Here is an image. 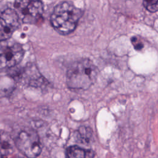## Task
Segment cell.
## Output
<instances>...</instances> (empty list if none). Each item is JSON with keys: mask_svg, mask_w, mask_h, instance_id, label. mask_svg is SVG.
<instances>
[{"mask_svg": "<svg viewBox=\"0 0 158 158\" xmlns=\"http://www.w3.org/2000/svg\"><path fill=\"white\" fill-rule=\"evenodd\" d=\"M81 16V9L70 2L63 1L55 6L50 20L52 27L59 33L68 35L75 30Z\"/></svg>", "mask_w": 158, "mask_h": 158, "instance_id": "7a4b0ae2", "label": "cell"}, {"mask_svg": "<svg viewBox=\"0 0 158 158\" xmlns=\"http://www.w3.org/2000/svg\"><path fill=\"white\" fill-rule=\"evenodd\" d=\"M131 42L136 50H141L144 47V43L142 40L138 36H133L131 38Z\"/></svg>", "mask_w": 158, "mask_h": 158, "instance_id": "8fae6325", "label": "cell"}, {"mask_svg": "<svg viewBox=\"0 0 158 158\" xmlns=\"http://www.w3.org/2000/svg\"><path fill=\"white\" fill-rule=\"evenodd\" d=\"M15 144L11 136L4 130H0V157H4L11 154Z\"/></svg>", "mask_w": 158, "mask_h": 158, "instance_id": "52a82bcc", "label": "cell"}, {"mask_svg": "<svg viewBox=\"0 0 158 158\" xmlns=\"http://www.w3.org/2000/svg\"><path fill=\"white\" fill-rule=\"evenodd\" d=\"M19 25L20 19L14 9L9 8L0 12V41L10 39Z\"/></svg>", "mask_w": 158, "mask_h": 158, "instance_id": "8992f818", "label": "cell"}, {"mask_svg": "<svg viewBox=\"0 0 158 158\" xmlns=\"http://www.w3.org/2000/svg\"><path fill=\"white\" fill-rule=\"evenodd\" d=\"M143 4L151 12L158 11V0H143Z\"/></svg>", "mask_w": 158, "mask_h": 158, "instance_id": "30bf717a", "label": "cell"}, {"mask_svg": "<svg viewBox=\"0 0 158 158\" xmlns=\"http://www.w3.org/2000/svg\"><path fill=\"white\" fill-rule=\"evenodd\" d=\"M14 10L23 23L36 24L42 18L43 2L42 0H15Z\"/></svg>", "mask_w": 158, "mask_h": 158, "instance_id": "3957f363", "label": "cell"}, {"mask_svg": "<svg viewBox=\"0 0 158 158\" xmlns=\"http://www.w3.org/2000/svg\"><path fill=\"white\" fill-rule=\"evenodd\" d=\"M94 152L91 149H85L77 146L69 147L66 151L67 158H94Z\"/></svg>", "mask_w": 158, "mask_h": 158, "instance_id": "ba28073f", "label": "cell"}, {"mask_svg": "<svg viewBox=\"0 0 158 158\" xmlns=\"http://www.w3.org/2000/svg\"><path fill=\"white\" fill-rule=\"evenodd\" d=\"M99 70L88 59H82L73 62L68 69L66 83L72 89L85 90L96 81Z\"/></svg>", "mask_w": 158, "mask_h": 158, "instance_id": "6da1fadb", "label": "cell"}, {"mask_svg": "<svg viewBox=\"0 0 158 158\" xmlns=\"http://www.w3.org/2000/svg\"><path fill=\"white\" fill-rule=\"evenodd\" d=\"M75 137L80 143L87 144L91 143L93 138L92 130L89 127L81 126L76 131Z\"/></svg>", "mask_w": 158, "mask_h": 158, "instance_id": "9c48e42d", "label": "cell"}, {"mask_svg": "<svg viewBox=\"0 0 158 158\" xmlns=\"http://www.w3.org/2000/svg\"><path fill=\"white\" fill-rule=\"evenodd\" d=\"M24 52L22 45L14 40L0 41V72L19 64L23 57Z\"/></svg>", "mask_w": 158, "mask_h": 158, "instance_id": "277c9868", "label": "cell"}, {"mask_svg": "<svg viewBox=\"0 0 158 158\" xmlns=\"http://www.w3.org/2000/svg\"><path fill=\"white\" fill-rule=\"evenodd\" d=\"M19 151L28 158H36L41 152V143L37 132L31 128L22 130L15 140Z\"/></svg>", "mask_w": 158, "mask_h": 158, "instance_id": "5b68a950", "label": "cell"}]
</instances>
